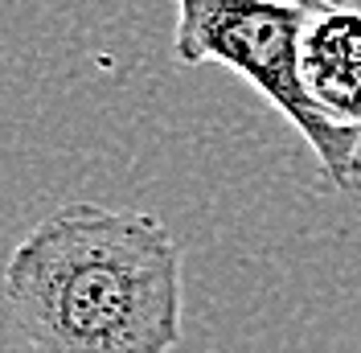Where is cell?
<instances>
[{"label": "cell", "instance_id": "1", "mask_svg": "<svg viewBox=\"0 0 361 353\" xmlns=\"http://www.w3.org/2000/svg\"><path fill=\"white\" fill-rule=\"evenodd\" d=\"M4 296L37 353H169L180 246L152 214L70 201L17 243Z\"/></svg>", "mask_w": 361, "mask_h": 353}, {"label": "cell", "instance_id": "2", "mask_svg": "<svg viewBox=\"0 0 361 353\" xmlns=\"http://www.w3.org/2000/svg\"><path fill=\"white\" fill-rule=\"evenodd\" d=\"M173 49L185 66H226L259 90L320 164L329 189L349 193L361 181V128L312 99L300 70L304 0H173Z\"/></svg>", "mask_w": 361, "mask_h": 353}, {"label": "cell", "instance_id": "3", "mask_svg": "<svg viewBox=\"0 0 361 353\" xmlns=\"http://www.w3.org/2000/svg\"><path fill=\"white\" fill-rule=\"evenodd\" d=\"M300 70L320 107L361 128V8L304 0Z\"/></svg>", "mask_w": 361, "mask_h": 353}]
</instances>
